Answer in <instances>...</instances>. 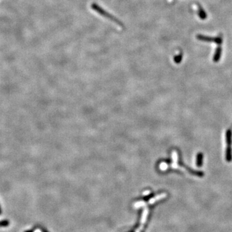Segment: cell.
<instances>
[{"label":"cell","mask_w":232,"mask_h":232,"mask_svg":"<svg viewBox=\"0 0 232 232\" xmlns=\"http://www.w3.org/2000/svg\"><path fill=\"white\" fill-rule=\"evenodd\" d=\"M91 7H92V9L95 10L96 12L99 13V14L107 19H109V20H110L112 21H113V22H114L115 23L117 24V25L121 26V27H122V28L125 27L124 24L121 22L119 20H118L117 18H116L115 16H114L112 14H110L109 12H107L104 9H102V8H101L100 6H99L98 4L92 3L91 5Z\"/></svg>","instance_id":"obj_1"},{"label":"cell","mask_w":232,"mask_h":232,"mask_svg":"<svg viewBox=\"0 0 232 232\" xmlns=\"http://www.w3.org/2000/svg\"><path fill=\"white\" fill-rule=\"evenodd\" d=\"M197 39L199 40H201V41H206V42H212V43H215L218 46H220L221 44L223 43V39L221 37H211L208 36H202V35H198Z\"/></svg>","instance_id":"obj_2"},{"label":"cell","mask_w":232,"mask_h":232,"mask_svg":"<svg viewBox=\"0 0 232 232\" xmlns=\"http://www.w3.org/2000/svg\"><path fill=\"white\" fill-rule=\"evenodd\" d=\"M226 159L228 162H230L232 160V150L230 146H228L227 148H226Z\"/></svg>","instance_id":"obj_3"},{"label":"cell","mask_w":232,"mask_h":232,"mask_svg":"<svg viewBox=\"0 0 232 232\" xmlns=\"http://www.w3.org/2000/svg\"><path fill=\"white\" fill-rule=\"evenodd\" d=\"M221 53H222V48H221L220 46H218V47L216 49V51H215V53L214 54V61L215 62H217L218 60H219L220 58Z\"/></svg>","instance_id":"obj_4"},{"label":"cell","mask_w":232,"mask_h":232,"mask_svg":"<svg viewBox=\"0 0 232 232\" xmlns=\"http://www.w3.org/2000/svg\"><path fill=\"white\" fill-rule=\"evenodd\" d=\"M198 15L199 17L202 19V20H205L207 18L206 13L205 12L203 8L201 6H199V5H198Z\"/></svg>","instance_id":"obj_5"},{"label":"cell","mask_w":232,"mask_h":232,"mask_svg":"<svg viewBox=\"0 0 232 232\" xmlns=\"http://www.w3.org/2000/svg\"><path fill=\"white\" fill-rule=\"evenodd\" d=\"M203 163V154L199 153L197 155V165L198 167H201Z\"/></svg>","instance_id":"obj_6"},{"label":"cell","mask_w":232,"mask_h":232,"mask_svg":"<svg viewBox=\"0 0 232 232\" xmlns=\"http://www.w3.org/2000/svg\"><path fill=\"white\" fill-rule=\"evenodd\" d=\"M232 134L230 130H228L226 132V142H227L228 146H230L232 144Z\"/></svg>","instance_id":"obj_7"},{"label":"cell","mask_w":232,"mask_h":232,"mask_svg":"<svg viewBox=\"0 0 232 232\" xmlns=\"http://www.w3.org/2000/svg\"><path fill=\"white\" fill-rule=\"evenodd\" d=\"M10 225V222L8 220H0V227H7Z\"/></svg>","instance_id":"obj_8"},{"label":"cell","mask_w":232,"mask_h":232,"mask_svg":"<svg viewBox=\"0 0 232 232\" xmlns=\"http://www.w3.org/2000/svg\"><path fill=\"white\" fill-rule=\"evenodd\" d=\"M181 59H182V55L181 54H179V55H178V56H177L175 58V59H174V60H175V61L176 62V63H179V62L181 61Z\"/></svg>","instance_id":"obj_9"},{"label":"cell","mask_w":232,"mask_h":232,"mask_svg":"<svg viewBox=\"0 0 232 232\" xmlns=\"http://www.w3.org/2000/svg\"><path fill=\"white\" fill-rule=\"evenodd\" d=\"M34 229H35V228L32 229V230H28V231H24V232H34Z\"/></svg>","instance_id":"obj_10"},{"label":"cell","mask_w":232,"mask_h":232,"mask_svg":"<svg viewBox=\"0 0 232 232\" xmlns=\"http://www.w3.org/2000/svg\"><path fill=\"white\" fill-rule=\"evenodd\" d=\"M2 214V210L1 208V206H0V215Z\"/></svg>","instance_id":"obj_11"}]
</instances>
